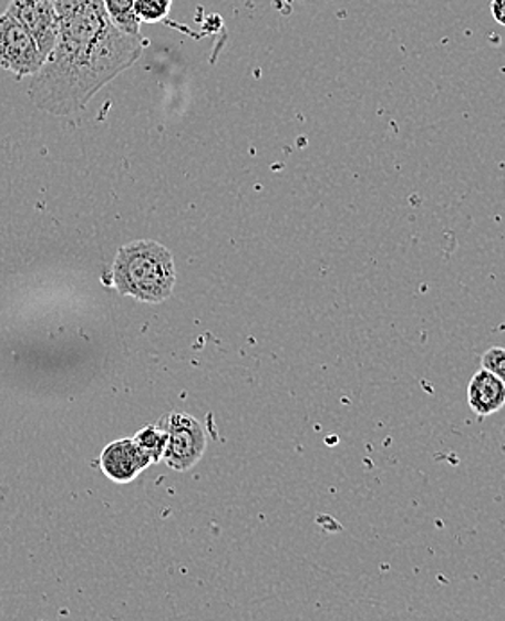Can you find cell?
<instances>
[{"mask_svg":"<svg viewBox=\"0 0 505 621\" xmlns=\"http://www.w3.org/2000/svg\"><path fill=\"white\" fill-rule=\"evenodd\" d=\"M173 0H135V13L144 24H156L167 19Z\"/></svg>","mask_w":505,"mask_h":621,"instance_id":"cell-10","label":"cell"},{"mask_svg":"<svg viewBox=\"0 0 505 621\" xmlns=\"http://www.w3.org/2000/svg\"><path fill=\"white\" fill-rule=\"evenodd\" d=\"M52 4L60 33L29 84V99L54 117H71L141 60L144 40L113 24L103 0H52Z\"/></svg>","mask_w":505,"mask_h":621,"instance_id":"cell-1","label":"cell"},{"mask_svg":"<svg viewBox=\"0 0 505 621\" xmlns=\"http://www.w3.org/2000/svg\"><path fill=\"white\" fill-rule=\"evenodd\" d=\"M492 14L496 24L505 25V0H492Z\"/></svg>","mask_w":505,"mask_h":621,"instance_id":"cell-12","label":"cell"},{"mask_svg":"<svg viewBox=\"0 0 505 621\" xmlns=\"http://www.w3.org/2000/svg\"><path fill=\"white\" fill-rule=\"evenodd\" d=\"M482 368L496 374L505 385V348L495 346L482 355Z\"/></svg>","mask_w":505,"mask_h":621,"instance_id":"cell-11","label":"cell"},{"mask_svg":"<svg viewBox=\"0 0 505 621\" xmlns=\"http://www.w3.org/2000/svg\"><path fill=\"white\" fill-rule=\"evenodd\" d=\"M45 60L31 31L10 11L0 14V69L22 80L37 74Z\"/></svg>","mask_w":505,"mask_h":621,"instance_id":"cell-3","label":"cell"},{"mask_svg":"<svg viewBox=\"0 0 505 621\" xmlns=\"http://www.w3.org/2000/svg\"><path fill=\"white\" fill-rule=\"evenodd\" d=\"M159 426L167 432L164 460L176 472L190 469L205 454L206 435L199 421L188 414L173 412L159 421Z\"/></svg>","mask_w":505,"mask_h":621,"instance_id":"cell-4","label":"cell"},{"mask_svg":"<svg viewBox=\"0 0 505 621\" xmlns=\"http://www.w3.org/2000/svg\"><path fill=\"white\" fill-rule=\"evenodd\" d=\"M8 11L31 31L40 51L49 56L60 33V19L52 0H11Z\"/></svg>","mask_w":505,"mask_h":621,"instance_id":"cell-5","label":"cell"},{"mask_svg":"<svg viewBox=\"0 0 505 621\" xmlns=\"http://www.w3.org/2000/svg\"><path fill=\"white\" fill-rule=\"evenodd\" d=\"M468 405L478 417L493 416L505 406V385L492 371L473 374L468 383Z\"/></svg>","mask_w":505,"mask_h":621,"instance_id":"cell-7","label":"cell"},{"mask_svg":"<svg viewBox=\"0 0 505 621\" xmlns=\"http://www.w3.org/2000/svg\"><path fill=\"white\" fill-rule=\"evenodd\" d=\"M136 443L151 455L153 463H158L164 457L165 446H167V432L162 426H145L144 431L135 435Z\"/></svg>","mask_w":505,"mask_h":621,"instance_id":"cell-9","label":"cell"},{"mask_svg":"<svg viewBox=\"0 0 505 621\" xmlns=\"http://www.w3.org/2000/svg\"><path fill=\"white\" fill-rule=\"evenodd\" d=\"M113 24L132 37H141V20L135 13V0H103Z\"/></svg>","mask_w":505,"mask_h":621,"instance_id":"cell-8","label":"cell"},{"mask_svg":"<svg viewBox=\"0 0 505 621\" xmlns=\"http://www.w3.org/2000/svg\"><path fill=\"white\" fill-rule=\"evenodd\" d=\"M112 281L118 294L132 296L142 303H164L176 286L173 255L155 240L126 244L113 262Z\"/></svg>","mask_w":505,"mask_h":621,"instance_id":"cell-2","label":"cell"},{"mask_svg":"<svg viewBox=\"0 0 505 621\" xmlns=\"http://www.w3.org/2000/svg\"><path fill=\"white\" fill-rule=\"evenodd\" d=\"M151 463L153 458L135 439L115 441L101 455V467L106 477L121 484L132 482Z\"/></svg>","mask_w":505,"mask_h":621,"instance_id":"cell-6","label":"cell"}]
</instances>
